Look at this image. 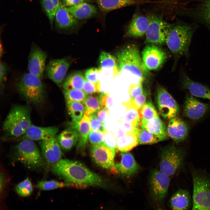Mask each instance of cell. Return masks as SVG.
I'll use <instances>...</instances> for the list:
<instances>
[{
	"instance_id": "obj_33",
	"label": "cell",
	"mask_w": 210,
	"mask_h": 210,
	"mask_svg": "<svg viewBox=\"0 0 210 210\" xmlns=\"http://www.w3.org/2000/svg\"><path fill=\"white\" fill-rule=\"evenodd\" d=\"M138 145L137 139L134 131H127L123 136L117 139V149L122 152H127Z\"/></svg>"
},
{
	"instance_id": "obj_32",
	"label": "cell",
	"mask_w": 210,
	"mask_h": 210,
	"mask_svg": "<svg viewBox=\"0 0 210 210\" xmlns=\"http://www.w3.org/2000/svg\"><path fill=\"white\" fill-rule=\"evenodd\" d=\"M85 79L83 72L77 71L68 75L62 83L64 90H82Z\"/></svg>"
},
{
	"instance_id": "obj_26",
	"label": "cell",
	"mask_w": 210,
	"mask_h": 210,
	"mask_svg": "<svg viewBox=\"0 0 210 210\" xmlns=\"http://www.w3.org/2000/svg\"><path fill=\"white\" fill-rule=\"evenodd\" d=\"M79 137L77 130L70 126L56 136L61 148L66 151L70 150L77 144Z\"/></svg>"
},
{
	"instance_id": "obj_44",
	"label": "cell",
	"mask_w": 210,
	"mask_h": 210,
	"mask_svg": "<svg viewBox=\"0 0 210 210\" xmlns=\"http://www.w3.org/2000/svg\"><path fill=\"white\" fill-rule=\"evenodd\" d=\"M105 134L101 132L91 130L88 140L92 146L103 145Z\"/></svg>"
},
{
	"instance_id": "obj_21",
	"label": "cell",
	"mask_w": 210,
	"mask_h": 210,
	"mask_svg": "<svg viewBox=\"0 0 210 210\" xmlns=\"http://www.w3.org/2000/svg\"><path fill=\"white\" fill-rule=\"evenodd\" d=\"M59 131L55 126L43 127L31 125L24 135L26 138L32 141H42L56 137Z\"/></svg>"
},
{
	"instance_id": "obj_42",
	"label": "cell",
	"mask_w": 210,
	"mask_h": 210,
	"mask_svg": "<svg viewBox=\"0 0 210 210\" xmlns=\"http://www.w3.org/2000/svg\"><path fill=\"white\" fill-rule=\"evenodd\" d=\"M145 79L144 78L141 77L137 83L130 84L128 88L130 99L134 98L144 92V90L143 85Z\"/></svg>"
},
{
	"instance_id": "obj_52",
	"label": "cell",
	"mask_w": 210,
	"mask_h": 210,
	"mask_svg": "<svg viewBox=\"0 0 210 210\" xmlns=\"http://www.w3.org/2000/svg\"><path fill=\"white\" fill-rule=\"evenodd\" d=\"M0 66V80L1 85L5 80L8 68L7 65L1 62Z\"/></svg>"
},
{
	"instance_id": "obj_43",
	"label": "cell",
	"mask_w": 210,
	"mask_h": 210,
	"mask_svg": "<svg viewBox=\"0 0 210 210\" xmlns=\"http://www.w3.org/2000/svg\"><path fill=\"white\" fill-rule=\"evenodd\" d=\"M102 69L99 68L93 67L87 70L85 73V80L89 81L94 83H100V74Z\"/></svg>"
},
{
	"instance_id": "obj_30",
	"label": "cell",
	"mask_w": 210,
	"mask_h": 210,
	"mask_svg": "<svg viewBox=\"0 0 210 210\" xmlns=\"http://www.w3.org/2000/svg\"><path fill=\"white\" fill-rule=\"evenodd\" d=\"M191 12L193 16L210 31V0H202Z\"/></svg>"
},
{
	"instance_id": "obj_40",
	"label": "cell",
	"mask_w": 210,
	"mask_h": 210,
	"mask_svg": "<svg viewBox=\"0 0 210 210\" xmlns=\"http://www.w3.org/2000/svg\"><path fill=\"white\" fill-rule=\"evenodd\" d=\"M63 92L66 101H73L84 103L88 95L82 90H64Z\"/></svg>"
},
{
	"instance_id": "obj_14",
	"label": "cell",
	"mask_w": 210,
	"mask_h": 210,
	"mask_svg": "<svg viewBox=\"0 0 210 210\" xmlns=\"http://www.w3.org/2000/svg\"><path fill=\"white\" fill-rule=\"evenodd\" d=\"M47 57L45 52L36 45H33L28 58L29 72L41 78L45 70Z\"/></svg>"
},
{
	"instance_id": "obj_49",
	"label": "cell",
	"mask_w": 210,
	"mask_h": 210,
	"mask_svg": "<svg viewBox=\"0 0 210 210\" xmlns=\"http://www.w3.org/2000/svg\"><path fill=\"white\" fill-rule=\"evenodd\" d=\"M102 108L109 110V107L112 106V100L109 94L107 93H101L99 96Z\"/></svg>"
},
{
	"instance_id": "obj_25",
	"label": "cell",
	"mask_w": 210,
	"mask_h": 210,
	"mask_svg": "<svg viewBox=\"0 0 210 210\" xmlns=\"http://www.w3.org/2000/svg\"><path fill=\"white\" fill-rule=\"evenodd\" d=\"M148 24L147 17L135 15L127 27L126 35L134 37H141L146 34Z\"/></svg>"
},
{
	"instance_id": "obj_22",
	"label": "cell",
	"mask_w": 210,
	"mask_h": 210,
	"mask_svg": "<svg viewBox=\"0 0 210 210\" xmlns=\"http://www.w3.org/2000/svg\"><path fill=\"white\" fill-rule=\"evenodd\" d=\"M69 126L75 128L79 134V139L76 149L80 151H84L86 148L90 132L91 130L90 117L85 115L79 121L69 124Z\"/></svg>"
},
{
	"instance_id": "obj_37",
	"label": "cell",
	"mask_w": 210,
	"mask_h": 210,
	"mask_svg": "<svg viewBox=\"0 0 210 210\" xmlns=\"http://www.w3.org/2000/svg\"><path fill=\"white\" fill-rule=\"evenodd\" d=\"M83 187L73 183H64L54 180L41 181L38 182L36 187L41 190H48L66 187Z\"/></svg>"
},
{
	"instance_id": "obj_28",
	"label": "cell",
	"mask_w": 210,
	"mask_h": 210,
	"mask_svg": "<svg viewBox=\"0 0 210 210\" xmlns=\"http://www.w3.org/2000/svg\"><path fill=\"white\" fill-rule=\"evenodd\" d=\"M169 202L170 207L172 209H188L191 206L190 194L187 190L179 189L172 196Z\"/></svg>"
},
{
	"instance_id": "obj_8",
	"label": "cell",
	"mask_w": 210,
	"mask_h": 210,
	"mask_svg": "<svg viewBox=\"0 0 210 210\" xmlns=\"http://www.w3.org/2000/svg\"><path fill=\"white\" fill-rule=\"evenodd\" d=\"M186 153L183 148L173 144L167 146L161 152L159 171L169 176L174 175L182 166Z\"/></svg>"
},
{
	"instance_id": "obj_13",
	"label": "cell",
	"mask_w": 210,
	"mask_h": 210,
	"mask_svg": "<svg viewBox=\"0 0 210 210\" xmlns=\"http://www.w3.org/2000/svg\"><path fill=\"white\" fill-rule=\"evenodd\" d=\"M90 153L92 159L98 165L106 169L115 170L114 158L116 149L104 145H92Z\"/></svg>"
},
{
	"instance_id": "obj_36",
	"label": "cell",
	"mask_w": 210,
	"mask_h": 210,
	"mask_svg": "<svg viewBox=\"0 0 210 210\" xmlns=\"http://www.w3.org/2000/svg\"><path fill=\"white\" fill-rule=\"evenodd\" d=\"M84 115L90 116L102 108L99 96L88 95L84 102Z\"/></svg>"
},
{
	"instance_id": "obj_53",
	"label": "cell",
	"mask_w": 210,
	"mask_h": 210,
	"mask_svg": "<svg viewBox=\"0 0 210 210\" xmlns=\"http://www.w3.org/2000/svg\"><path fill=\"white\" fill-rule=\"evenodd\" d=\"M55 9L57 11L60 5V2L59 0H51Z\"/></svg>"
},
{
	"instance_id": "obj_24",
	"label": "cell",
	"mask_w": 210,
	"mask_h": 210,
	"mask_svg": "<svg viewBox=\"0 0 210 210\" xmlns=\"http://www.w3.org/2000/svg\"><path fill=\"white\" fill-rule=\"evenodd\" d=\"M139 128L167 139V127L159 117L149 120L140 119Z\"/></svg>"
},
{
	"instance_id": "obj_34",
	"label": "cell",
	"mask_w": 210,
	"mask_h": 210,
	"mask_svg": "<svg viewBox=\"0 0 210 210\" xmlns=\"http://www.w3.org/2000/svg\"><path fill=\"white\" fill-rule=\"evenodd\" d=\"M134 131L137 139L138 145L152 144L167 139L139 127L134 129Z\"/></svg>"
},
{
	"instance_id": "obj_29",
	"label": "cell",
	"mask_w": 210,
	"mask_h": 210,
	"mask_svg": "<svg viewBox=\"0 0 210 210\" xmlns=\"http://www.w3.org/2000/svg\"><path fill=\"white\" fill-rule=\"evenodd\" d=\"M100 10L107 12L140 3L142 0H95Z\"/></svg>"
},
{
	"instance_id": "obj_2",
	"label": "cell",
	"mask_w": 210,
	"mask_h": 210,
	"mask_svg": "<svg viewBox=\"0 0 210 210\" xmlns=\"http://www.w3.org/2000/svg\"><path fill=\"white\" fill-rule=\"evenodd\" d=\"M196 28L194 24L185 22L173 24L165 42L176 61L183 56L188 60L190 45Z\"/></svg>"
},
{
	"instance_id": "obj_10",
	"label": "cell",
	"mask_w": 210,
	"mask_h": 210,
	"mask_svg": "<svg viewBox=\"0 0 210 210\" xmlns=\"http://www.w3.org/2000/svg\"><path fill=\"white\" fill-rule=\"evenodd\" d=\"M155 99L159 111L163 118L170 120L177 116L179 111V106L164 88L158 87Z\"/></svg>"
},
{
	"instance_id": "obj_41",
	"label": "cell",
	"mask_w": 210,
	"mask_h": 210,
	"mask_svg": "<svg viewBox=\"0 0 210 210\" xmlns=\"http://www.w3.org/2000/svg\"><path fill=\"white\" fill-rule=\"evenodd\" d=\"M15 190L20 196L26 197L30 195L33 191L32 183L27 178L19 183L16 186Z\"/></svg>"
},
{
	"instance_id": "obj_17",
	"label": "cell",
	"mask_w": 210,
	"mask_h": 210,
	"mask_svg": "<svg viewBox=\"0 0 210 210\" xmlns=\"http://www.w3.org/2000/svg\"><path fill=\"white\" fill-rule=\"evenodd\" d=\"M41 153L46 162L52 166L60 159L63 153L55 137L40 141Z\"/></svg>"
},
{
	"instance_id": "obj_27",
	"label": "cell",
	"mask_w": 210,
	"mask_h": 210,
	"mask_svg": "<svg viewBox=\"0 0 210 210\" xmlns=\"http://www.w3.org/2000/svg\"><path fill=\"white\" fill-rule=\"evenodd\" d=\"M67 7L68 11L78 20L90 18L97 12V8L88 2L82 3Z\"/></svg>"
},
{
	"instance_id": "obj_47",
	"label": "cell",
	"mask_w": 210,
	"mask_h": 210,
	"mask_svg": "<svg viewBox=\"0 0 210 210\" xmlns=\"http://www.w3.org/2000/svg\"><path fill=\"white\" fill-rule=\"evenodd\" d=\"M90 117L91 130L101 132L105 134L107 131L105 127L104 124L98 119L95 114L90 116Z\"/></svg>"
},
{
	"instance_id": "obj_55",
	"label": "cell",
	"mask_w": 210,
	"mask_h": 210,
	"mask_svg": "<svg viewBox=\"0 0 210 210\" xmlns=\"http://www.w3.org/2000/svg\"><path fill=\"white\" fill-rule=\"evenodd\" d=\"M167 0V1H171V2H174V1H180V0Z\"/></svg>"
},
{
	"instance_id": "obj_9",
	"label": "cell",
	"mask_w": 210,
	"mask_h": 210,
	"mask_svg": "<svg viewBox=\"0 0 210 210\" xmlns=\"http://www.w3.org/2000/svg\"><path fill=\"white\" fill-rule=\"evenodd\" d=\"M148 24L146 33L145 43L161 45L165 42L167 36L173 24L163 20L161 17L155 15L147 17Z\"/></svg>"
},
{
	"instance_id": "obj_23",
	"label": "cell",
	"mask_w": 210,
	"mask_h": 210,
	"mask_svg": "<svg viewBox=\"0 0 210 210\" xmlns=\"http://www.w3.org/2000/svg\"><path fill=\"white\" fill-rule=\"evenodd\" d=\"M55 20L57 27L61 29H68L78 25L79 22L71 13L67 7L60 2L55 15Z\"/></svg>"
},
{
	"instance_id": "obj_39",
	"label": "cell",
	"mask_w": 210,
	"mask_h": 210,
	"mask_svg": "<svg viewBox=\"0 0 210 210\" xmlns=\"http://www.w3.org/2000/svg\"><path fill=\"white\" fill-rule=\"evenodd\" d=\"M147 93L144 90V92L133 99H129V100L122 103V105L126 108H134L138 110L146 102Z\"/></svg>"
},
{
	"instance_id": "obj_7",
	"label": "cell",
	"mask_w": 210,
	"mask_h": 210,
	"mask_svg": "<svg viewBox=\"0 0 210 210\" xmlns=\"http://www.w3.org/2000/svg\"><path fill=\"white\" fill-rule=\"evenodd\" d=\"M15 152L18 160L29 169H39L44 166L42 155L33 141L26 138L22 141L15 147Z\"/></svg>"
},
{
	"instance_id": "obj_5",
	"label": "cell",
	"mask_w": 210,
	"mask_h": 210,
	"mask_svg": "<svg viewBox=\"0 0 210 210\" xmlns=\"http://www.w3.org/2000/svg\"><path fill=\"white\" fill-rule=\"evenodd\" d=\"M116 57L121 73L123 71H128L140 78H145L148 76V70L135 45H127L117 53Z\"/></svg>"
},
{
	"instance_id": "obj_51",
	"label": "cell",
	"mask_w": 210,
	"mask_h": 210,
	"mask_svg": "<svg viewBox=\"0 0 210 210\" xmlns=\"http://www.w3.org/2000/svg\"><path fill=\"white\" fill-rule=\"evenodd\" d=\"M61 2L66 7L73 6L80 3L91 2L90 0H61Z\"/></svg>"
},
{
	"instance_id": "obj_18",
	"label": "cell",
	"mask_w": 210,
	"mask_h": 210,
	"mask_svg": "<svg viewBox=\"0 0 210 210\" xmlns=\"http://www.w3.org/2000/svg\"><path fill=\"white\" fill-rule=\"evenodd\" d=\"M180 82L183 89L188 90L193 96L210 100V89L206 85L193 80L183 70Z\"/></svg>"
},
{
	"instance_id": "obj_20",
	"label": "cell",
	"mask_w": 210,
	"mask_h": 210,
	"mask_svg": "<svg viewBox=\"0 0 210 210\" xmlns=\"http://www.w3.org/2000/svg\"><path fill=\"white\" fill-rule=\"evenodd\" d=\"M120 162L115 164V170L121 174L130 176L137 173L140 169L139 165L130 153L122 152Z\"/></svg>"
},
{
	"instance_id": "obj_16",
	"label": "cell",
	"mask_w": 210,
	"mask_h": 210,
	"mask_svg": "<svg viewBox=\"0 0 210 210\" xmlns=\"http://www.w3.org/2000/svg\"><path fill=\"white\" fill-rule=\"evenodd\" d=\"M209 108L208 104L200 102L191 94H188L184 102L183 114L190 119L197 120L202 118Z\"/></svg>"
},
{
	"instance_id": "obj_1",
	"label": "cell",
	"mask_w": 210,
	"mask_h": 210,
	"mask_svg": "<svg viewBox=\"0 0 210 210\" xmlns=\"http://www.w3.org/2000/svg\"><path fill=\"white\" fill-rule=\"evenodd\" d=\"M51 170L54 174L66 182L83 187L103 186L105 185L102 177L78 161L61 159L51 166Z\"/></svg>"
},
{
	"instance_id": "obj_12",
	"label": "cell",
	"mask_w": 210,
	"mask_h": 210,
	"mask_svg": "<svg viewBox=\"0 0 210 210\" xmlns=\"http://www.w3.org/2000/svg\"><path fill=\"white\" fill-rule=\"evenodd\" d=\"M170 182L169 176L160 171L155 170L150 179V190L152 199L160 202L164 199L167 192Z\"/></svg>"
},
{
	"instance_id": "obj_50",
	"label": "cell",
	"mask_w": 210,
	"mask_h": 210,
	"mask_svg": "<svg viewBox=\"0 0 210 210\" xmlns=\"http://www.w3.org/2000/svg\"><path fill=\"white\" fill-rule=\"evenodd\" d=\"M109 111L102 108L95 113L98 119L101 122L105 123L107 117L109 115Z\"/></svg>"
},
{
	"instance_id": "obj_6",
	"label": "cell",
	"mask_w": 210,
	"mask_h": 210,
	"mask_svg": "<svg viewBox=\"0 0 210 210\" xmlns=\"http://www.w3.org/2000/svg\"><path fill=\"white\" fill-rule=\"evenodd\" d=\"M192 210H210V178L198 171L192 172Z\"/></svg>"
},
{
	"instance_id": "obj_3",
	"label": "cell",
	"mask_w": 210,
	"mask_h": 210,
	"mask_svg": "<svg viewBox=\"0 0 210 210\" xmlns=\"http://www.w3.org/2000/svg\"><path fill=\"white\" fill-rule=\"evenodd\" d=\"M31 125L30 108L25 105H16L8 114L4 122L3 129L7 136L18 137L24 135Z\"/></svg>"
},
{
	"instance_id": "obj_11",
	"label": "cell",
	"mask_w": 210,
	"mask_h": 210,
	"mask_svg": "<svg viewBox=\"0 0 210 210\" xmlns=\"http://www.w3.org/2000/svg\"><path fill=\"white\" fill-rule=\"evenodd\" d=\"M143 62L148 71L160 69L167 58V54L156 45L148 43L141 52Z\"/></svg>"
},
{
	"instance_id": "obj_19",
	"label": "cell",
	"mask_w": 210,
	"mask_h": 210,
	"mask_svg": "<svg viewBox=\"0 0 210 210\" xmlns=\"http://www.w3.org/2000/svg\"><path fill=\"white\" fill-rule=\"evenodd\" d=\"M189 128L188 125L185 121L175 117L169 121L167 127V134L175 142L178 143L186 138Z\"/></svg>"
},
{
	"instance_id": "obj_4",
	"label": "cell",
	"mask_w": 210,
	"mask_h": 210,
	"mask_svg": "<svg viewBox=\"0 0 210 210\" xmlns=\"http://www.w3.org/2000/svg\"><path fill=\"white\" fill-rule=\"evenodd\" d=\"M41 79L28 72L22 75L17 82V90L28 103L38 105L45 100L46 89Z\"/></svg>"
},
{
	"instance_id": "obj_35",
	"label": "cell",
	"mask_w": 210,
	"mask_h": 210,
	"mask_svg": "<svg viewBox=\"0 0 210 210\" xmlns=\"http://www.w3.org/2000/svg\"><path fill=\"white\" fill-rule=\"evenodd\" d=\"M66 102L68 113L72 121H80L84 115L85 107L84 103L70 101Z\"/></svg>"
},
{
	"instance_id": "obj_31",
	"label": "cell",
	"mask_w": 210,
	"mask_h": 210,
	"mask_svg": "<svg viewBox=\"0 0 210 210\" xmlns=\"http://www.w3.org/2000/svg\"><path fill=\"white\" fill-rule=\"evenodd\" d=\"M98 62L99 68L102 69H112L114 77L117 76L121 73L116 57L110 53L105 51H102L99 56Z\"/></svg>"
},
{
	"instance_id": "obj_15",
	"label": "cell",
	"mask_w": 210,
	"mask_h": 210,
	"mask_svg": "<svg viewBox=\"0 0 210 210\" xmlns=\"http://www.w3.org/2000/svg\"><path fill=\"white\" fill-rule=\"evenodd\" d=\"M70 66V63L66 59H53L48 63L45 70L47 77L59 85L62 84Z\"/></svg>"
},
{
	"instance_id": "obj_46",
	"label": "cell",
	"mask_w": 210,
	"mask_h": 210,
	"mask_svg": "<svg viewBox=\"0 0 210 210\" xmlns=\"http://www.w3.org/2000/svg\"><path fill=\"white\" fill-rule=\"evenodd\" d=\"M82 90L87 95L101 93L100 83H93L85 80Z\"/></svg>"
},
{
	"instance_id": "obj_54",
	"label": "cell",
	"mask_w": 210,
	"mask_h": 210,
	"mask_svg": "<svg viewBox=\"0 0 210 210\" xmlns=\"http://www.w3.org/2000/svg\"><path fill=\"white\" fill-rule=\"evenodd\" d=\"M125 133H124V132L122 130H120L119 131L118 134V137H123L124 136Z\"/></svg>"
},
{
	"instance_id": "obj_38",
	"label": "cell",
	"mask_w": 210,
	"mask_h": 210,
	"mask_svg": "<svg viewBox=\"0 0 210 210\" xmlns=\"http://www.w3.org/2000/svg\"><path fill=\"white\" fill-rule=\"evenodd\" d=\"M138 111L140 119L149 120L159 116L155 107L149 101H146Z\"/></svg>"
},
{
	"instance_id": "obj_48",
	"label": "cell",
	"mask_w": 210,
	"mask_h": 210,
	"mask_svg": "<svg viewBox=\"0 0 210 210\" xmlns=\"http://www.w3.org/2000/svg\"><path fill=\"white\" fill-rule=\"evenodd\" d=\"M117 139L112 132H107L105 134L103 145L109 148L117 149Z\"/></svg>"
},
{
	"instance_id": "obj_45",
	"label": "cell",
	"mask_w": 210,
	"mask_h": 210,
	"mask_svg": "<svg viewBox=\"0 0 210 210\" xmlns=\"http://www.w3.org/2000/svg\"><path fill=\"white\" fill-rule=\"evenodd\" d=\"M42 5L50 23L52 24L55 20L56 12L51 0H42Z\"/></svg>"
}]
</instances>
